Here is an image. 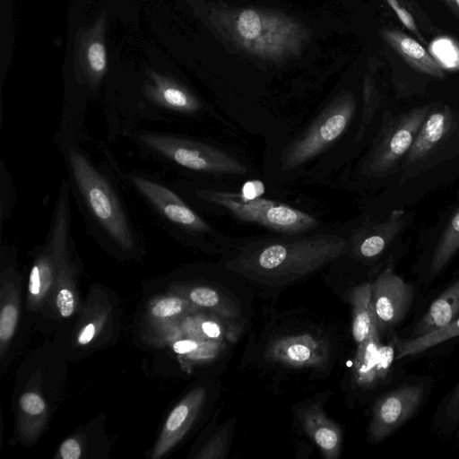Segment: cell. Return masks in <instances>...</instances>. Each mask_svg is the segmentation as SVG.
Listing matches in <instances>:
<instances>
[{"label": "cell", "mask_w": 459, "mask_h": 459, "mask_svg": "<svg viewBox=\"0 0 459 459\" xmlns=\"http://www.w3.org/2000/svg\"><path fill=\"white\" fill-rule=\"evenodd\" d=\"M361 108L353 90L340 88L294 131L264 146L260 178L268 193L292 197L301 186H331L351 160Z\"/></svg>", "instance_id": "obj_1"}, {"label": "cell", "mask_w": 459, "mask_h": 459, "mask_svg": "<svg viewBox=\"0 0 459 459\" xmlns=\"http://www.w3.org/2000/svg\"><path fill=\"white\" fill-rule=\"evenodd\" d=\"M348 247L345 221L297 234L232 238L221 264L233 273L269 287H284L329 267Z\"/></svg>", "instance_id": "obj_2"}, {"label": "cell", "mask_w": 459, "mask_h": 459, "mask_svg": "<svg viewBox=\"0 0 459 459\" xmlns=\"http://www.w3.org/2000/svg\"><path fill=\"white\" fill-rule=\"evenodd\" d=\"M174 188L204 216L228 218L273 234H297L331 222L326 208L303 194L281 197L268 193L260 178L225 188L175 177Z\"/></svg>", "instance_id": "obj_3"}, {"label": "cell", "mask_w": 459, "mask_h": 459, "mask_svg": "<svg viewBox=\"0 0 459 459\" xmlns=\"http://www.w3.org/2000/svg\"><path fill=\"white\" fill-rule=\"evenodd\" d=\"M101 148V161L82 143L62 150L66 178L89 234L105 247L130 254L141 247L143 236L119 189V166L106 146Z\"/></svg>", "instance_id": "obj_4"}, {"label": "cell", "mask_w": 459, "mask_h": 459, "mask_svg": "<svg viewBox=\"0 0 459 459\" xmlns=\"http://www.w3.org/2000/svg\"><path fill=\"white\" fill-rule=\"evenodd\" d=\"M126 138L143 157L187 180L237 188L260 178L252 155L234 139L143 128L132 131Z\"/></svg>", "instance_id": "obj_5"}, {"label": "cell", "mask_w": 459, "mask_h": 459, "mask_svg": "<svg viewBox=\"0 0 459 459\" xmlns=\"http://www.w3.org/2000/svg\"><path fill=\"white\" fill-rule=\"evenodd\" d=\"M212 21L238 48L275 64L299 56L309 39L299 21L273 10L221 7L212 12Z\"/></svg>", "instance_id": "obj_6"}, {"label": "cell", "mask_w": 459, "mask_h": 459, "mask_svg": "<svg viewBox=\"0 0 459 459\" xmlns=\"http://www.w3.org/2000/svg\"><path fill=\"white\" fill-rule=\"evenodd\" d=\"M122 181L145 203L162 229L181 244L210 254L228 247L231 236L210 223L159 173L118 169Z\"/></svg>", "instance_id": "obj_7"}, {"label": "cell", "mask_w": 459, "mask_h": 459, "mask_svg": "<svg viewBox=\"0 0 459 459\" xmlns=\"http://www.w3.org/2000/svg\"><path fill=\"white\" fill-rule=\"evenodd\" d=\"M404 213L394 210L385 221H376L368 215H359L345 221L348 230V247L338 260L368 264L377 259L404 225Z\"/></svg>", "instance_id": "obj_8"}, {"label": "cell", "mask_w": 459, "mask_h": 459, "mask_svg": "<svg viewBox=\"0 0 459 459\" xmlns=\"http://www.w3.org/2000/svg\"><path fill=\"white\" fill-rule=\"evenodd\" d=\"M422 395L421 385H404L380 397L373 407L369 438L381 441L400 428L416 411Z\"/></svg>", "instance_id": "obj_9"}, {"label": "cell", "mask_w": 459, "mask_h": 459, "mask_svg": "<svg viewBox=\"0 0 459 459\" xmlns=\"http://www.w3.org/2000/svg\"><path fill=\"white\" fill-rule=\"evenodd\" d=\"M106 14L81 30L75 43V77L78 84L86 86L91 95L100 86L108 72L105 43Z\"/></svg>", "instance_id": "obj_10"}, {"label": "cell", "mask_w": 459, "mask_h": 459, "mask_svg": "<svg viewBox=\"0 0 459 459\" xmlns=\"http://www.w3.org/2000/svg\"><path fill=\"white\" fill-rule=\"evenodd\" d=\"M371 299L380 334L403 318L412 299V289L386 267L372 283Z\"/></svg>", "instance_id": "obj_11"}, {"label": "cell", "mask_w": 459, "mask_h": 459, "mask_svg": "<svg viewBox=\"0 0 459 459\" xmlns=\"http://www.w3.org/2000/svg\"><path fill=\"white\" fill-rule=\"evenodd\" d=\"M265 357L287 367L319 369L328 364L330 349L325 341L308 333L289 335L274 340Z\"/></svg>", "instance_id": "obj_12"}, {"label": "cell", "mask_w": 459, "mask_h": 459, "mask_svg": "<svg viewBox=\"0 0 459 459\" xmlns=\"http://www.w3.org/2000/svg\"><path fill=\"white\" fill-rule=\"evenodd\" d=\"M305 432L327 459H336L342 448V430L318 403L303 408L299 414Z\"/></svg>", "instance_id": "obj_13"}, {"label": "cell", "mask_w": 459, "mask_h": 459, "mask_svg": "<svg viewBox=\"0 0 459 459\" xmlns=\"http://www.w3.org/2000/svg\"><path fill=\"white\" fill-rule=\"evenodd\" d=\"M382 37L386 43L411 67L434 76L444 78V69L417 40L395 29H385Z\"/></svg>", "instance_id": "obj_14"}, {"label": "cell", "mask_w": 459, "mask_h": 459, "mask_svg": "<svg viewBox=\"0 0 459 459\" xmlns=\"http://www.w3.org/2000/svg\"><path fill=\"white\" fill-rule=\"evenodd\" d=\"M451 121V112L447 107L428 113L406 154L407 162L412 163L425 158L448 132Z\"/></svg>", "instance_id": "obj_15"}, {"label": "cell", "mask_w": 459, "mask_h": 459, "mask_svg": "<svg viewBox=\"0 0 459 459\" xmlns=\"http://www.w3.org/2000/svg\"><path fill=\"white\" fill-rule=\"evenodd\" d=\"M459 316V279L450 285L434 302L418 322L411 338L443 326Z\"/></svg>", "instance_id": "obj_16"}, {"label": "cell", "mask_w": 459, "mask_h": 459, "mask_svg": "<svg viewBox=\"0 0 459 459\" xmlns=\"http://www.w3.org/2000/svg\"><path fill=\"white\" fill-rule=\"evenodd\" d=\"M371 296L372 283L370 282L355 286L350 293L352 307V335L357 345L365 341L371 331L377 327Z\"/></svg>", "instance_id": "obj_17"}, {"label": "cell", "mask_w": 459, "mask_h": 459, "mask_svg": "<svg viewBox=\"0 0 459 459\" xmlns=\"http://www.w3.org/2000/svg\"><path fill=\"white\" fill-rule=\"evenodd\" d=\"M379 332L374 328L365 341L357 345L353 364V380L361 388H371L378 382L376 373Z\"/></svg>", "instance_id": "obj_18"}, {"label": "cell", "mask_w": 459, "mask_h": 459, "mask_svg": "<svg viewBox=\"0 0 459 459\" xmlns=\"http://www.w3.org/2000/svg\"><path fill=\"white\" fill-rule=\"evenodd\" d=\"M459 336V317L454 321L409 340L396 339L395 359L420 354L446 340Z\"/></svg>", "instance_id": "obj_19"}, {"label": "cell", "mask_w": 459, "mask_h": 459, "mask_svg": "<svg viewBox=\"0 0 459 459\" xmlns=\"http://www.w3.org/2000/svg\"><path fill=\"white\" fill-rule=\"evenodd\" d=\"M188 297L194 305L212 309L217 315L230 318L238 316V310L231 300L212 287H194L190 290Z\"/></svg>", "instance_id": "obj_20"}, {"label": "cell", "mask_w": 459, "mask_h": 459, "mask_svg": "<svg viewBox=\"0 0 459 459\" xmlns=\"http://www.w3.org/2000/svg\"><path fill=\"white\" fill-rule=\"evenodd\" d=\"M459 248V210L453 216L435 250L431 273H438Z\"/></svg>", "instance_id": "obj_21"}, {"label": "cell", "mask_w": 459, "mask_h": 459, "mask_svg": "<svg viewBox=\"0 0 459 459\" xmlns=\"http://www.w3.org/2000/svg\"><path fill=\"white\" fill-rule=\"evenodd\" d=\"M429 53L443 69L459 71V46L452 39H435L429 45Z\"/></svg>", "instance_id": "obj_22"}, {"label": "cell", "mask_w": 459, "mask_h": 459, "mask_svg": "<svg viewBox=\"0 0 459 459\" xmlns=\"http://www.w3.org/2000/svg\"><path fill=\"white\" fill-rule=\"evenodd\" d=\"M16 201V191L13 177L5 167L4 160L1 161L0 169V226L1 230L13 213Z\"/></svg>", "instance_id": "obj_23"}, {"label": "cell", "mask_w": 459, "mask_h": 459, "mask_svg": "<svg viewBox=\"0 0 459 459\" xmlns=\"http://www.w3.org/2000/svg\"><path fill=\"white\" fill-rule=\"evenodd\" d=\"M396 339L394 338L388 344H380L377 351L376 373L377 381L384 380L388 375L396 354Z\"/></svg>", "instance_id": "obj_24"}, {"label": "cell", "mask_w": 459, "mask_h": 459, "mask_svg": "<svg viewBox=\"0 0 459 459\" xmlns=\"http://www.w3.org/2000/svg\"><path fill=\"white\" fill-rule=\"evenodd\" d=\"M188 307L181 298L170 297L159 300L152 308V313L157 317H169L182 313Z\"/></svg>", "instance_id": "obj_25"}, {"label": "cell", "mask_w": 459, "mask_h": 459, "mask_svg": "<svg viewBox=\"0 0 459 459\" xmlns=\"http://www.w3.org/2000/svg\"><path fill=\"white\" fill-rule=\"evenodd\" d=\"M230 426L225 425L205 449L204 457L225 458L230 446Z\"/></svg>", "instance_id": "obj_26"}, {"label": "cell", "mask_w": 459, "mask_h": 459, "mask_svg": "<svg viewBox=\"0 0 459 459\" xmlns=\"http://www.w3.org/2000/svg\"><path fill=\"white\" fill-rule=\"evenodd\" d=\"M17 316V309L12 305H7L2 309L0 315V338L2 341H7L12 337Z\"/></svg>", "instance_id": "obj_27"}, {"label": "cell", "mask_w": 459, "mask_h": 459, "mask_svg": "<svg viewBox=\"0 0 459 459\" xmlns=\"http://www.w3.org/2000/svg\"><path fill=\"white\" fill-rule=\"evenodd\" d=\"M20 404L23 411L30 415H38L45 410L43 399L34 393H28L22 396Z\"/></svg>", "instance_id": "obj_28"}, {"label": "cell", "mask_w": 459, "mask_h": 459, "mask_svg": "<svg viewBox=\"0 0 459 459\" xmlns=\"http://www.w3.org/2000/svg\"><path fill=\"white\" fill-rule=\"evenodd\" d=\"M390 7L394 11L400 22L409 30L420 38L417 25L411 14L401 4L399 0H386ZM421 39V38H420Z\"/></svg>", "instance_id": "obj_29"}, {"label": "cell", "mask_w": 459, "mask_h": 459, "mask_svg": "<svg viewBox=\"0 0 459 459\" xmlns=\"http://www.w3.org/2000/svg\"><path fill=\"white\" fill-rule=\"evenodd\" d=\"M56 306L62 316L68 317L74 312V300L73 293L68 289H62L56 296Z\"/></svg>", "instance_id": "obj_30"}, {"label": "cell", "mask_w": 459, "mask_h": 459, "mask_svg": "<svg viewBox=\"0 0 459 459\" xmlns=\"http://www.w3.org/2000/svg\"><path fill=\"white\" fill-rule=\"evenodd\" d=\"M445 415L452 422L459 420V382L448 400Z\"/></svg>", "instance_id": "obj_31"}, {"label": "cell", "mask_w": 459, "mask_h": 459, "mask_svg": "<svg viewBox=\"0 0 459 459\" xmlns=\"http://www.w3.org/2000/svg\"><path fill=\"white\" fill-rule=\"evenodd\" d=\"M60 455L63 459H78L81 455V447L74 438L66 439L60 446Z\"/></svg>", "instance_id": "obj_32"}, {"label": "cell", "mask_w": 459, "mask_h": 459, "mask_svg": "<svg viewBox=\"0 0 459 459\" xmlns=\"http://www.w3.org/2000/svg\"><path fill=\"white\" fill-rule=\"evenodd\" d=\"M41 285V275L38 265L33 264L30 273V281H29V290L30 294L36 296L39 293Z\"/></svg>", "instance_id": "obj_33"}, {"label": "cell", "mask_w": 459, "mask_h": 459, "mask_svg": "<svg viewBox=\"0 0 459 459\" xmlns=\"http://www.w3.org/2000/svg\"><path fill=\"white\" fill-rule=\"evenodd\" d=\"M95 334V326L93 324H88L78 336L80 344H87L91 341Z\"/></svg>", "instance_id": "obj_34"}, {"label": "cell", "mask_w": 459, "mask_h": 459, "mask_svg": "<svg viewBox=\"0 0 459 459\" xmlns=\"http://www.w3.org/2000/svg\"><path fill=\"white\" fill-rule=\"evenodd\" d=\"M450 9L459 17V0H445Z\"/></svg>", "instance_id": "obj_35"}]
</instances>
